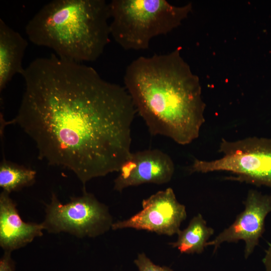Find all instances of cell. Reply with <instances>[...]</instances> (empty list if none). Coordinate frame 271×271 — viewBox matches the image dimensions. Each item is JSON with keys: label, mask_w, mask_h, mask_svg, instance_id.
Instances as JSON below:
<instances>
[{"label": "cell", "mask_w": 271, "mask_h": 271, "mask_svg": "<svg viewBox=\"0 0 271 271\" xmlns=\"http://www.w3.org/2000/svg\"><path fill=\"white\" fill-rule=\"evenodd\" d=\"M110 19L104 0H53L29 21L25 32L32 43L52 49L60 58L93 62L109 42Z\"/></svg>", "instance_id": "3"}, {"label": "cell", "mask_w": 271, "mask_h": 271, "mask_svg": "<svg viewBox=\"0 0 271 271\" xmlns=\"http://www.w3.org/2000/svg\"><path fill=\"white\" fill-rule=\"evenodd\" d=\"M214 233L213 228L207 225L201 214L198 213L184 229L178 232L176 241L169 243V245L181 253L201 254Z\"/></svg>", "instance_id": "12"}, {"label": "cell", "mask_w": 271, "mask_h": 271, "mask_svg": "<svg viewBox=\"0 0 271 271\" xmlns=\"http://www.w3.org/2000/svg\"><path fill=\"white\" fill-rule=\"evenodd\" d=\"M12 252L4 251L0 259V271H15L16 265Z\"/></svg>", "instance_id": "15"}, {"label": "cell", "mask_w": 271, "mask_h": 271, "mask_svg": "<svg viewBox=\"0 0 271 271\" xmlns=\"http://www.w3.org/2000/svg\"><path fill=\"white\" fill-rule=\"evenodd\" d=\"M42 222L50 233H69L80 238H95L112 229L114 223L108 207L92 193L83 189L79 196L61 202L55 193L45 205Z\"/></svg>", "instance_id": "6"}, {"label": "cell", "mask_w": 271, "mask_h": 271, "mask_svg": "<svg viewBox=\"0 0 271 271\" xmlns=\"http://www.w3.org/2000/svg\"><path fill=\"white\" fill-rule=\"evenodd\" d=\"M109 3L110 35L125 50H142L151 41L179 27L191 12L165 0H112Z\"/></svg>", "instance_id": "4"}, {"label": "cell", "mask_w": 271, "mask_h": 271, "mask_svg": "<svg viewBox=\"0 0 271 271\" xmlns=\"http://www.w3.org/2000/svg\"><path fill=\"white\" fill-rule=\"evenodd\" d=\"M180 52L137 58L127 66L124 83L150 133L184 146L199 137L206 105L199 79Z\"/></svg>", "instance_id": "2"}, {"label": "cell", "mask_w": 271, "mask_h": 271, "mask_svg": "<svg viewBox=\"0 0 271 271\" xmlns=\"http://www.w3.org/2000/svg\"><path fill=\"white\" fill-rule=\"evenodd\" d=\"M10 194L3 191L0 194V246L12 252L42 236L44 228L42 223L24 221Z\"/></svg>", "instance_id": "10"}, {"label": "cell", "mask_w": 271, "mask_h": 271, "mask_svg": "<svg viewBox=\"0 0 271 271\" xmlns=\"http://www.w3.org/2000/svg\"><path fill=\"white\" fill-rule=\"evenodd\" d=\"M28 41L0 19V91L17 74L25 70L23 59Z\"/></svg>", "instance_id": "11"}, {"label": "cell", "mask_w": 271, "mask_h": 271, "mask_svg": "<svg viewBox=\"0 0 271 271\" xmlns=\"http://www.w3.org/2000/svg\"><path fill=\"white\" fill-rule=\"evenodd\" d=\"M133 262L138 271H174L169 266L154 263L144 252L138 253Z\"/></svg>", "instance_id": "14"}, {"label": "cell", "mask_w": 271, "mask_h": 271, "mask_svg": "<svg viewBox=\"0 0 271 271\" xmlns=\"http://www.w3.org/2000/svg\"><path fill=\"white\" fill-rule=\"evenodd\" d=\"M142 206L141 210L129 218L114 222L112 229L132 228L172 236L178 233L187 218L185 206L178 201L170 187L143 199Z\"/></svg>", "instance_id": "7"}, {"label": "cell", "mask_w": 271, "mask_h": 271, "mask_svg": "<svg viewBox=\"0 0 271 271\" xmlns=\"http://www.w3.org/2000/svg\"><path fill=\"white\" fill-rule=\"evenodd\" d=\"M36 172L3 159L0 165V187L9 194L30 186L36 180Z\"/></svg>", "instance_id": "13"}, {"label": "cell", "mask_w": 271, "mask_h": 271, "mask_svg": "<svg viewBox=\"0 0 271 271\" xmlns=\"http://www.w3.org/2000/svg\"><path fill=\"white\" fill-rule=\"evenodd\" d=\"M25 90L11 121L33 140L40 159L90 180L118 172L131 152L137 111L125 87L92 67L52 53L21 75Z\"/></svg>", "instance_id": "1"}, {"label": "cell", "mask_w": 271, "mask_h": 271, "mask_svg": "<svg viewBox=\"0 0 271 271\" xmlns=\"http://www.w3.org/2000/svg\"><path fill=\"white\" fill-rule=\"evenodd\" d=\"M218 151L220 158L195 159L189 172H227L233 175L229 179L271 188V138L251 137L233 141L222 139Z\"/></svg>", "instance_id": "5"}, {"label": "cell", "mask_w": 271, "mask_h": 271, "mask_svg": "<svg viewBox=\"0 0 271 271\" xmlns=\"http://www.w3.org/2000/svg\"><path fill=\"white\" fill-rule=\"evenodd\" d=\"M244 209L237 215L234 222L220 232L207 246H213L217 251L224 242L245 243L244 256L247 259L259 244L265 230V220L271 212V195L251 189L243 202Z\"/></svg>", "instance_id": "8"}, {"label": "cell", "mask_w": 271, "mask_h": 271, "mask_svg": "<svg viewBox=\"0 0 271 271\" xmlns=\"http://www.w3.org/2000/svg\"><path fill=\"white\" fill-rule=\"evenodd\" d=\"M175 172L171 158L159 149L139 151L130 154L114 180L113 189L121 192L129 187L169 182Z\"/></svg>", "instance_id": "9"}, {"label": "cell", "mask_w": 271, "mask_h": 271, "mask_svg": "<svg viewBox=\"0 0 271 271\" xmlns=\"http://www.w3.org/2000/svg\"><path fill=\"white\" fill-rule=\"evenodd\" d=\"M262 261L265 271H271V244H269L265 250Z\"/></svg>", "instance_id": "16"}]
</instances>
